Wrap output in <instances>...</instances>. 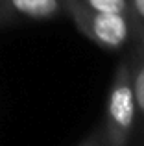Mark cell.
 Returning <instances> with one entry per match:
<instances>
[{
  "label": "cell",
  "instance_id": "cell-1",
  "mask_svg": "<svg viewBox=\"0 0 144 146\" xmlns=\"http://www.w3.org/2000/svg\"><path fill=\"white\" fill-rule=\"evenodd\" d=\"M137 107H135L133 89H131L129 61L122 59L113 76L107 93L105 122L102 126L105 146H127L133 133Z\"/></svg>",
  "mask_w": 144,
  "mask_h": 146
},
{
  "label": "cell",
  "instance_id": "cell-7",
  "mask_svg": "<svg viewBox=\"0 0 144 146\" xmlns=\"http://www.w3.org/2000/svg\"><path fill=\"white\" fill-rule=\"evenodd\" d=\"M129 6H131L133 19H139L144 24V0H129Z\"/></svg>",
  "mask_w": 144,
  "mask_h": 146
},
{
  "label": "cell",
  "instance_id": "cell-5",
  "mask_svg": "<svg viewBox=\"0 0 144 146\" xmlns=\"http://www.w3.org/2000/svg\"><path fill=\"white\" fill-rule=\"evenodd\" d=\"M81 6L89 7L94 11H104V13H118V15H127L133 19L131 13L129 0H76Z\"/></svg>",
  "mask_w": 144,
  "mask_h": 146
},
{
  "label": "cell",
  "instance_id": "cell-4",
  "mask_svg": "<svg viewBox=\"0 0 144 146\" xmlns=\"http://www.w3.org/2000/svg\"><path fill=\"white\" fill-rule=\"evenodd\" d=\"M129 76H131L135 107L144 117V54L135 56L133 63H129Z\"/></svg>",
  "mask_w": 144,
  "mask_h": 146
},
{
  "label": "cell",
  "instance_id": "cell-8",
  "mask_svg": "<svg viewBox=\"0 0 144 146\" xmlns=\"http://www.w3.org/2000/svg\"><path fill=\"white\" fill-rule=\"evenodd\" d=\"M141 43H142V48H144V26L141 28Z\"/></svg>",
  "mask_w": 144,
  "mask_h": 146
},
{
  "label": "cell",
  "instance_id": "cell-2",
  "mask_svg": "<svg viewBox=\"0 0 144 146\" xmlns=\"http://www.w3.org/2000/svg\"><path fill=\"white\" fill-rule=\"evenodd\" d=\"M63 11L70 15L76 28L104 50L115 52L129 41L133 19L118 13H104L81 6L76 0H61Z\"/></svg>",
  "mask_w": 144,
  "mask_h": 146
},
{
  "label": "cell",
  "instance_id": "cell-6",
  "mask_svg": "<svg viewBox=\"0 0 144 146\" xmlns=\"http://www.w3.org/2000/svg\"><path fill=\"white\" fill-rule=\"evenodd\" d=\"M79 146H105L104 144V131H102V128L90 131V135L87 137Z\"/></svg>",
  "mask_w": 144,
  "mask_h": 146
},
{
  "label": "cell",
  "instance_id": "cell-3",
  "mask_svg": "<svg viewBox=\"0 0 144 146\" xmlns=\"http://www.w3.org/2000/svg\"><path fill=\"white\" fill-rule=\"evenodd\" d=\"M63 13L61 0H0V17L48 21Z\"/></svg>",
  "mask_w": 144,
  "mask_h": 146
}]
</instances>
